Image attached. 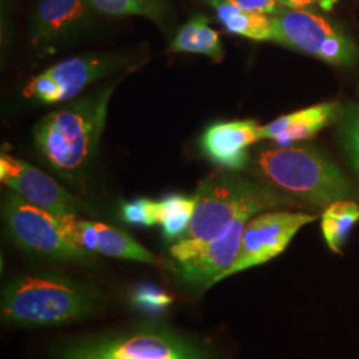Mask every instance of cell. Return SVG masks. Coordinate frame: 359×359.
<instances>
[{
	"label": "cell",
	"instance_id": "1",
	"mask_svg": "<svg viewBox=\"0 0 359 359\" xmlns=\"http://www.w3.org/2000/svg\"><path fill=\"white\" fill-rule=\"evenodd\" d=\"M194 198L191 226L169 249L176 262L196 256L238 218H253L266 210L299 204L274 188L229 173H213L203 180Z\"/></svg>",
	"mask_w": 359,
	"mask_h": 359
},
{
	"label": "cell",
	"instance_id": "2",
	"mask_svg": "<svg viewBox=\"0 0 359 359\" xmlns=\"http://www.w3.org/2000/svg\"><path fill=\"white\" fill-rule=\"evenodd\" d=\"M115 86L77 99L43 117L35 128L39 152L67 179L90 167L103 133Z\"/></svg>",
	"mask_w": 359,
	"mask_h": 359
},
{
	"label": "cell",
	"instance_id": "3",
	"mask_svg": "<svg viewBox=\"0 0 359 359\" xmlns=\"http://www.w3.org/2000/svg\"><path fill=\"white\" fill-rule=\"evenodd\" d=\"M102 306V293L87 283L35 273L7 283L1 297V317L28 327L56 326L90 317Z\"/></svg>",
	"mask_w": 359,
	"mask_h": 359
},
{
	"label": "cell",
	"instance_id": "4",
	"mask_svg": "<svg viewBox=\"0 0 359 359\" xmlns=\"http://www.w3.org/2000/svg\"><path fill=\"white\" fill-rule=\"evenodd\" d=\"M262 176L285 194L316 208L357 196L344 173L318 151L287 147L262 152L258 157Z\"/></svg>",
	"mask_w": 359,
	"mask_h": 359
},
{
	"label": "cell",
	"instance_id": "5",
	"mask_svg": "<svg viewBox=\"0 0 359 359\" xmlns=\"http://www.w3.org/2000/svg\"><path fill=\"white\" fill-rule=\"evenodd\" d=\"M62 359H210L205 347L165 325L142 323L124 332L83 339Z\"/></svg>",
	"mask_w": 359,
	"mask_h": 359
},
{
	"label": "cell",
	"instance_id": "6",
	"mask_svg": "<svg viewBox=\"0 0 359 359\" xmlns=\"http://www.w3.org/2000/svg\"><path fill=\"white\" fill-rule=\"evenodd\" d=\"M3 215L15 244L27 252L59 261L90 259V253L65 237L52 213L32 205L18 193H7Z\"/></svg>",
	"mask_w": 359,
	"mask_h": 359
},
{
	"label": "cell",
	"instance_id": "7",
	"mask_svg": "<svg viewBox=\"0 0 359 359\" xmlns=\"http://www.w3.org/2000/svg\"><path fill=\"white\" fill-rule=\"evenodd\" d=\"M271 25L273 40L286 47L335 65H350L355 60L354 44L320 15L286 8L271 18Z\"/></svg>",
	"mask_w": 359,
	"mask_h": 359
},
{
	"label": "cell",
	"instance_id": "8",
	"mask_svg": "<svg viewBox=\"0 0 359 359\" xmlns=\"http://www.w3.org/2000/svg\"><path fill=\"white\" fill-rule=\"evenodd\" d=\"M314 219H317L314 215L289 210H271L250 218L243 233L238 255L218 283L280 256L298 231Z\"/></svg>",
	"mask_w": 359,
	"mask_h": 359
},
{
	"label": "cell",
	"instance_id": "9",
	"mask_svg": "<svg viewBox=\"0 0 359 359\" xmlns=\"http://www.w3.org/2000/svg\"><path fill=\"white\" fill-rule=\"evenodd\" d=\"M0 180L28 203L52 215L79 216L90 212L88 206L67 192L51 176L10 154L0 156Z\"/></svg>",
	"mask_w": 359,
	"mask_h": 359
},
{
	"label": "cell",
	"instance_id": "10",
	"mask_svg": "<svg viewBox=\"0 0 359 359\" xmlns=\"http://www.w3.org/2000/svg\"><path fill=\"white\" fill-rule=\"evenodd\" d=\"M65 237L88 253L130 259L144 264H157V257L139 244L127 231L103 222L83 219L77 215H53Z\"/></svg>",
	"mask_w": 359,
	"mask_h": 359
},
{
	"label": "cell",
	"instance_id": "11",
	"mask_svg": "<svg viewBox=\"0 0 359 359\" xmlns=\"http://www.w3.org/2000/svg\"><path fill=\"white\" fill-rule=\"evenodd\" d=\"M250 218H238L216 240L205 245L196 256L176 262L180 281L196 290H206L218 283L238 255L245 226Z\"/></svg>",
	"mask_w": 359,
	"mask_h": 359
},
{
	"label": "cell",
	"instance_id": "12",
	"mask_svg": "<svg viewBox=\"0 0 359 359\" xmlns=\"http://www.w3.org/2000/svg\"><path fill=\"white\" fill-rule=\"evenodd\" d=\"M261 128L253 120L217 123L201 136V148L215 164L240 170L249 160L248 147L262 140Z\"/></svg>",
	"mask_w": 359,
	"mask_h": 359
},
{
	"label": "cell",
	"instance_id": "13",
	"mask_svg": "<svg viewBox=\"0 0 359 359\" xmlns=\"http://www.w3.org/2000/svg\"><path fill=\"white\" fill-rule=\"evenodd\" d=\"M124 65L126 59L120 56H77L56 63L44 72L51 77L57 87L56 103H63L74 100L92 83L112 74Z\"/></svg>",
	"mask_w": 359,
	"mask_h": 359
},
{
	"label": "cell",
	"instance_id": "14",
	"mask_svg": "<svg viewBox=\"0 0 359 359\" xmlns=\"http://www.w3.org/2000/svg\"><path fill=\"white\" fill-rule=\"evenodd\" d=\"M88 7L87 0H39L32 13V41L43 44L76 31L88 22Z\"/></svg>",
	"mask_w": 359,
	"mask_h": 359
},
{
	"label": "cell",
	"instance_id": "15",
	"mask_svg": "<svg viewBox=\"0 0 359 359\" xmlns=\"http://www.w3.org/2000/svg\"><path fill=\"white\" fill-rule=\"evenodd\" d=\"M344 114L338 103L320 104L306 109L281 116L261 128V137L274 140L280 148H287L293 142H304L317 135L321 129L335 121Z\"/></svg>",
	"mask_w": 359,
	"mask_h": 359
},
{
	"label": "cell",
	"instance_id": "16",
	"mask_svg": "<svg viewBox=\"0 0 359 359\" xmlns=\"http://www.w3.org/2000/svg\"><path fill=\"white\" fill-rule=\"evenodd\" d=\"M217 13L218 20L231 34L252 40H273L271 18L262 13H248L226 0H201Z\"/></svg>",
	"mask_w": 359,
	"mask_h": 359
},
{
	"label": "cell",
	"instance_id": "17",
	"mask_svg": "<svg viewBox=\"0 0 359 359\" xmlns=\"http://www.w3.org/2000/svg\"><path fill=\"white\" fill-rule=\"evenodd\" d=\"M169 52L201 53L219 62L224 57V47L217 31L209 27V20L203 15H196L184 25L176 35Z\"/></svg>",
	"mask_w": 359,
	"mask_h": 359
},
{
	"label": "cell",
	"instance_id": "18",
	"mask_svg": "<svg viewBox=\"0 0 359 359\" xmlns=\"http://www.w3.org/2000/svg\"><path fill=\"white\" fill-rule=\"evenodd\" d=\"M359 221V205L351 200H338L325 208L321 228L325 241L334 253H341L350 233Z\"/></svg>",
	"mask_w": 359,
	"mask_h": 359
},
{
	"label": "cell",
	"instance_id": "19",
	"mask_svg": "<svg viewBox=\"0 0 359 359\" xmlns=\"http://www.w3.org/2000/svg\"><path fill=\"white\" fill-rule=\"evenodd\" d=\"M196 198L170 194L158 201V224L168 241H179L191 226Z\"/></svg>",
	"mask_w": 359,
	"mask_h": 359
},
{
	"label": "cell",
	"instance_id": "20",
	"mask_svg": "<svg viewBox=\"0 0 359 359\" xmlns=\"http://www.w3.org/2000/svg\"><path fill=\"white\" fill-rule=\"evenodd\" d=\"M93 10L114 16H144L161 25L165 15L164 0H87Z\"/></svg>",
	"mask_w": 359,
	"mask_h": 359
},
{
	"label": "cell",
	"instance_id": "21",
	"mask_svg": "<svg viewBox=\"0 0 359 359\" xmlns=\"http://www.w3.org/2000/svg\"><path fill=\"white\" fill-rule=\"evenodd\" d=\"M123 219L132 225L154 226L158 224V203L149 198H136L121 208Z\"/></svg>",
	"mask_w": 359,
	"mask_h": 359
},
{
	"label": "cell",
	"instance_id": "22",
	"mask_svg": "<svg viewBox=\"0 0 359 359\" xmlns=\"http://www.w3.org/2000/svg\"><path fill=\"white\" fill-rule=\"evenodd\" d=\"M132 302L135 308L140 309L144 313L156 314L165 310L173 302V298L154 285H142L135 289Z\"/></svg>",
	"mask_w": 359,
	"mask_h": 359
},
{
	"label": "cell",
	"instance_id": "23",
	"mask_svg": "<svg viewBox=\"0 0 359 359\" xmlns=\"http://www.w3.org/2000/svg\"><path fill=\"white\" fill-rule=\"evenodd\" d=\"M341 135L353 167L359 175V108L357 107H350L344 112Z\"/></svg>",
	"mask_w": 359,
	"mask_h": 359
},
{
	"label": "cell",
	"instance_id": "24",
	"mask_svg": "<svg viewBox=\"0 0 359 359\" xmlns=\"http://www.w3.org/2000/svg\"><path fill=\"white\" fill-rule=\"evenodd\" d=\"M233 6L248 13H262V15H278L286 8L278 0H226Z\"/></svg>",
	"mask_w": 359,
	"mask_h": 359
},
{
	"label": "cell",
	"instance_id": "25",
	"mask_svg": "<svg viewBox=\"0 0 359 359\" xmlns=\"http://www.w3.org/2000/svg\"><path fill=\"white\" fill-rule=\"evenodd\" d=\"M278 1L287 10H305L309 6L317 1H321L322 4L325 3V0H278Z\"/></svg>",
	"mask_w": 359,
	"mask_h": 359
}]
</instances>
